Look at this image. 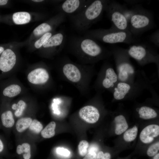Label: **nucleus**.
Returning a JSON list of instances; mask_svg holds the SVG:
<instances>
[{
  "instance_id": "f257e3e1",
  "label": "nucleus",
  "mask_w": 159,
  "mask_h": 159,
  "mask_svg": "<svg viewBox=\"0 0 159 159\" xmlns=\"http://www.w3.org/2000/svg\"><path fill=\"white\" fill-rule=\"evenodd\" d=\"M69 49L83 61L94 62L108 57L112 54L93 39L77 35H72L68 39Z\"/></svg>"
},
{
  "instance_id": "f03ea898",
  "label": "nucleus",
  "mask_w": 159,
  "mask_h": 159,
  "mask_svg": "<svg viewBox=\"0 0 159 159\" xmlns=\"http://www.w3.org/2000/svg\"><path fill=\"white\" fill-rule=\"evenodd\" d=\"M109 0H94L79 13L69 16L72 27L78 33L83 34L101 18Z\"/></svg>"
},
{
  "instance_id": "7ed1b4c3",
  "label": "nucleus",
  "mask_w": 159,
  "mask_h": 159,
  "mask_svg": "<svg viewBox=\"0 0 159 159\" xmlns=\"http://www.w3.org/2000/svg\"><path fill=\"white\" fill-rule=\"evenodd\" d=\"M83 36L105 43L114 44L124 43L134 44L137 39L130 32L120 30L112 26L108 29L99 28L89 30Z\"/></svg>"
},
{
  "instance_id": "20e7f679",
  "label": "nucleus",
  "mask_w": 159,
  "mask_h": 159,
  "mask_svg": "<svg viewBox=\"0 0 159 159\" xmlns=\"http://www.w3.org/2000/svg\"><path fill=\"white\" fill-rule=\"evenodd\" d=\"M132 14L129 22L130 32L135 37L151 29L154 25V16L150 11L137 5L131 9Z\"/></svg>"
},
{
  "instance_id": "39448f33",
  "label": "nucleus",
  "mask_w": 159,
  "mask_h": 159,
  "mask_svg": "<svg viewBox=\"0 0 159 159\" xmlns=\"http://www.w3.org/2000/svg\"><path fill=\"white\" fill-rule=\"evenodd\" d=\"M114 56L118 72V80L126 82L130 77L134 74V68L130 60L126 49L114 47L111 51Z\"/></svg>"
},
{
  "instance_id": "423d86ee",
  "label": "nucleus",
  "mask_w": 159,
  "mask_h": 159,
  "mask_svg": "<svg viewBox=\"0 0 159 159\" xmlns=\"http://www.w3.org/2000/svg\"><path fill=\"white\" fill-rule=\"evenodd\" d=\"M126 49L129 56L141 65L151 62L158 64V55L149 45L143 44L134 43Z\"/></svg>"
},
{
  "instance_id": "0eeeda50",
  "label": "nucleus",
  "mask_w": 159,
  "mask_h": 159,
  "mask_svg": "<svg viewBox=\"0 0 159 159\" xmlns=\"http://www.w3.org/2000/svg\"><path fill=\"white\" fill-rule=\"evenodd\" d=\"M123 6L116 1L109 0L105 11L112 23V26L119 30L130 32L129 24L123 13Z\"/></svg>"
},
{
  "instance_id": "6e6552de",
  "label": "nucleus",
  "mask_w": 159,
  "mask_h": 159,
  "mask_svg": "<svg viewBox=\"0 0 159 159\" xmlns=\"http://www.w3.org/2000/svg\"><path fill=\"white\" fill-rule=\"evenodd\" d=\"M92 0H67L64 1L60 7L61 12L69 16L82 12L92 2Z\"/></svg>"
},
{
  "instance_id": "1a4fd4ad",
  "label": "nucleus",
  "mask_w": 159,
  "mask_h": 159,
  "mask_svg": "<svg viewBox=\"0 0 159 159\" xmlns=\"http://www.w3.org/2000/svg\"><path fill=\"white\" fill-rule=\"evenodd\" d=\"M16 56L11 49H7L4 51L0 57V71L5 73L11 70L16 62Z\"/></svg>"
},
{
  "instance_id": "9d476101",
  "label": "nucleus",
  "mask_w": 159,
  "mask_h": 159,
  "mask_svg": "<svg viewBox=\"0 0 159 159\" xmlns=\"http://www.w3.org/2000/svg\"><path fill=\"white\" fill-rule=\"evenodd\" d=\"M79 114L80 118L87 123H94L98 120L100 114L99 110L96 107L87 105L82 108Z\"/></svg>"
},
{
  "instance_id": "9b49d317",
  "label": "nucleus",
  "mask_w": 159,
  "mask_h": 159,
  "mask_svg": "<svg viewBox=\"0 0 159 159\" xmlns=\"http://www.w3.org/2000/svg\"><path fill=\"white\" fill-rule=\"evenodd\" d=\"M49 78L47 71L43 68H38L31 71L28 74L27 79L31 83L34 84L44 83Z\"/></svg>"
},
{
  "instance_id": "f8f14e48",
  "label": "nucleus",
  "mask_w": 159,
  "mask_h": 159,
  "mask_svg": "<svg viewBox=\"0 0 159 159\" xmlns=\"http://www.w3.org/2000/svg\"><path fill=\"white\" fill-rule=\"evenodd\" d=\"M64 63L62 67L64 75L68 80L72 82L79 81L81 78V74L78 67L72 62Z\"/></svg>"
},
{
  "instance_id": "ddd939ff",
  "label": "nucleus",
  "mask_w": 159,
  "mask_h": 159,
  "mask_svg": "<svg viewBox=\"0 0 159 159\" xmlns=\"http://www.w3.org/2000/svg\"><path fill=\"white\" fill-rule=\"evenodd\" d=\"M66 36L64 32H59L52 35L43 45L45 48L63 49L65 44Z\"/></svg>"
},
{
  "instance_id": "4468645a",
  "label": "nucleus",
  "mask_w": 159,
  "mask_h": 159,
  "mask_svg": "<svg viewBox=\"0 0 159 159\" xmlns=\"http://www.w3.org/2000/svg\"><path fill=\"white\" fill-rule=\"evenodd\" d=\"M159 135V126L152 124L145 127L140 133V138L141 141L145 143L151 142L154 138Z\"/></svg>"
},
{
  "instance_id": "2eb2a0df",
  "label": "nucleus",
  "mask_w": 159,
  "mask_h": 159,
  "mask_svg": "<svg viewBox=\"0 0 159 159\" xmlns=\"http://www.w3.org/2000/svg\"><path fill=\"white\" fill-rule=\"evenodd\" d=\"M106 65L105 76L102 85L105 88L109 89L114 86L118 81V77L113 68L110 65L107 64Z\"/></svg>"
},
{
  "instance_id": "dca6fc26",
  "label": "nucleus",
  "mask_w": 159,
  "mask_h": 159,
  "mask_svg": "<svg viewBox=\"0 0 159 159\" xmlns=\"http://www.w3.org/2000/svg\"><path fill=\"white\" fill-rule=\"evenodd\" d=\"M131 89L130 85L126 82H118L114 89L113 95L116 100H120L124 98Z\"/></svg>"
},
{
  "instance_id": "f3484780",
  "label": "nucleus",
  "mask_w": 159,
  "mask_h": 159,
  "mask_svg": "<svg viewBox=\"0 0 159 159\" xmlns=\"http://www.w3.org/2000/svg\"><path fill=\"white\" fill-rule=\"evenodd\" d=\"M1 123L2 126L6 129L12 127L15 123V120L12 112L5 110L1 112L0 115Z\"/></svg>"
},
{
  "instance_id": "a211bd4d",
  "label": "nucleus",
  "mask_w": 159,
  "mask_h": 159,
  "mask_svg": "<svg viewBox=\"0 0 159 159\" xmlns=\"http://www.w3.org/2000/svg\"><path fill=\"white\" fill-rule=\"evenodd\" d=\"M116 124L115 132L117 135H120L125 132L128 127V125L125 117L122 115L116 116L115 118Z\"/></svg>"
},
{
  "instance_id": "6ab92c4d",
  "label": "nucleus",
  "mask_w": 159,
  "mask_h": 159,
  "mask_svg": "<svg viewBox=\"0 0 159 159\" xmlns=\"http://www.w3.org/2000/svg\"><path fill=\"white\" fill-rule=\"evenodd\" d=\"M138 113L140 117L145 120L154 118L157 116L155 110L146 106L141 107L139 110Z\"/></svg>"
},
{
  "instance_id": "aec40b11",
  "label": "nucleus",
  "mask_w": 159,
  "mask_h": 159,
  "mask_svg": "<svg viewBox=\"0 0 159 159\" xmlns=\"http://www.w3.org/2000/svg\"><path fill=\"white\" fill-rule=\"evenodd\" d=\"M14 23L17 24H22L28 23L30 21V14L26 12H19L14 14L12 16Z\"/></svg>"
},
{
  "instance_id": "412c9836",
  "label": "nucleus",
  "mask_w": 159,
  "mask_h": 159,
  "mask_svg": "<svg viewBox=\"0 0 159 159\" xmlns=\"http://www.w3.org/2000/svg\"><path fill=\"white\" fill-rule=\"evenodd\" d=\"M21 91V88L19 85L12 84L5 88L3 91L2 94L5 97H12L19 95Z\"/></svg>"
},
{
  "instance_id": "4be33fe9",
  "label": "nucleus",
  "mask_w": 159,
  "mask_h": 159,
  "mask_svg": "<svg viewBox=\"0 0 159 159\" xmlns=\"http://www.w3.org/2000/svg\"><path fill=\"white\" fill-rule=\"evenodd\" d=\"M32 119L30 117H24L19 118L16 123V128L17 131L21 133L29 128Z\"/></svg>"
},
{
  "instance_id": "5701e85b",
  "label": "nucleus",
  "mask_w": 159,
  "mask_h": 159,
  "mask_svg": "<svg viewBox=\"0 0 159 159\" xmlns=\"http://www.w3.org/2000/svg\"><path fill=\"white\" fill-rule=\"evenodd\" d=\"M31 148L29 144L24 143L17 145L16 152L18 155H23L24 159H30L31 157Z\"/></svg>"
},
{
  "instance_id": "b1692460",
  "label": "nucleus",
  "mask_w": 159,
  "mask_h": 159,
  "mask_svg": "<svg viewBox=\"0 0 159 159\" xmlns=\"http://www.w3.org/2000/svg\"><path fill=\"white\" fill-rule=\"evenodd\" d=\"M56 124L54 121L49 123L41 132L42 137L45 138H49L54 136L55 135V128Z\"/></svg>"
},
{
  "instance_id": "393cba45",
  "label": "nucleus",
  "mask_w": 159,
  "mask_h": 159,
  "mask_svg": "<svg viewBox=\"0 0 159 159\" xmlns=\"http://www.w3.org/2000/svg\"><path fill=\"white\" fill-rule=\"evenodd\" d=\"M53 25L48 23H44L39 25L33 31V33L36 36L43 35L49 32L52 29Z\"/></svg>"
},
{
  "instance_id": "a878e982",
  "label": "nucleus",
  "mask_w": 159,
  "mask_h": 159,
  "mask_svg": "<svg viewBox=\"0 0 159 159\" xmlns=\"http://www.w3.org/2000/svg\"><path fill=\"white\" fill-rule=\"evenodd\" d=\"M26 107V102L22 100H20L17 104L14 103L11 106V108L15 110V115L17 117L21 116Z\"/></svg>"
},
{
  "instance_id": "bb28decb",
  "label": "nucleus",
  "mask_w": 159,
  "mask_h": 159,
  "mask_svg": "<svg viewBox=\"0 0 159 159\" xmlns=\"http://www.w3.org/2000/svg\"><path fill=\"white\" fill-rule=\"evenodd\" d=\"M138 132L137 127L134 126L125 132L123 135L124 140L127 142H130L134 140L137 137Z\"/></svg>"
},
{
  "instance_id": "cd10ccee",
  "label": "nucleus",
  "mask_w": 159,
  "mask_h": 159,
  "mask_svg": "<svg viewBox=\"0 0 159 159\" xmlns=\"http://www.w3.org/2000/svg\"><path fill=\"white\" fill-rule=\"evenodd\" d=\"M29 128L32 132L36 134H38L42 130L43 126L40 121L34 119L32 120Z\"/></svg>"
},
{
  "instance_id": "c85d7f7f",
  "label": "nucleus",
  "mask_w": 159,
  "mask_h": 159,
  "mask_svg": "<svg viewBox=\"0 0 159 159\" xmlns=\"http://www.w3.org/2000/svg\"><path fill=\"white\" fill-rule=\"evenodd\" d=\"M89 143L87 141L82 140L80 141L78 145V149L80 155L82 156H85L87 153Z\"/></svg>"
},
{
  "instance_id": "c756f323",
  "label": "nucleus",
  "mask_w": 159,
  "mask_h": 159,
  "mask_svg": "<svg viewBox=\"0 0 159 159\" xmlns=\"http://www.w3.org/2000/svg\"><path fill=\"white\" fill-rule=\"evenodd\" d=\"M52 36V34L48 32L43 35L40 38L35 42L34 46L37 48H39Z\"/></svg>"
},
{
  "instance_id": "7c9ffc66",
  "label": "nucleus",
  "mask_w": 159,
  "mask_h": 159,
  "mask_svg": "<svg viewBox=\"0 0 159 159\" xmlns=\"http://www.w3.org/2000/svg\"><path fill=\"white\" fill-rule=\"evenodd\" d=\"M159 150V143L158 142L151 146L148 148L147 154L150 157H152L156 154Z\"/></svg>"
},
{
  "instance_id": "2f4dec72",
  "label": "nucleus",
  "mask_w": 159,
  "mask_h": 159,
  "mask_svg": "<svg viewBox=\"0 0 159 159\" xmlns=\"http://www.w3.org/2000/svg\"><path fill=\"white\" fill-rule=\"evenodd\" d=\"M159 30L157 29L152 33L149 37L150 41L157 47H159Z\"/></svg>"
},
{
  "instance_id": "473e14b6",
  "label": "nucleus",
  "mask_w": 159,
  "mask_h": 159,
  "mask_svg": "<svg viewBox=\"0 0 159 159\" xmlns=\"http://www.w3.org/2000/svg\"><path fill=\"white\" fill-rule=\"evenodd\" d=\"M57 153L60 155L67 157L70 154V152L67 149L61 147H58L56 149Z\"/></svg>"
},
{
  "instance_id": "72a5a7b5",
  "label": "nucleus",
  "mask_w": 159,
  "mask_h": 159,
  "mask_svg": "<svg viewBox=\"0 0 159 159\" xmlns=\"http://www.w3.org/2000/svg\"><path fill=\"white\" fill-rule=\"evenodd\" d=\"M110 157L111 155L109 153H104L102 151H100L98 153L96 159H110Z\"/></svg>"
},
{
  "instance_id": "f704fd0d",
  "label": "nucleus",
  "mask_w": 159,
  "mask_h": 159,
  "mask_svg": "<svg viewBox=\"0 0 159 159\" xmlns=\"http://www.w3.org/2000/svg\"><path fill=\"white\" fill-rule=\"evenodd\" d=\"M96 153L94 152H88L83 159H96Z\"/></svg>"
},
{
  "instance_id": "c9c22d12",
  "label": "nucleus",
  "mask_w": 159,
  "mask_h": 159,
  "mask_svg": "<svg viewBox=\"0 0 159 159\" xmlns=\"http://www.w3.org/2000/svg\"><path fill=\"white\" fill-rule=\"evenodd\" d=\"M5 147L4 143L2 138H0V153L4 151Z\"/></svg>"
},
{
  "instance_id": "e433bc0d",
  "label": "nucleus",
  "mask_w": 159,
  "mask_h": 159,
  "mask_svg": "<svg viewBox=\"0 0 159 159\" xmlns=\"http://www.w3.org/2000/svg\"><path fill=\"white\" fill-rule=\"evenodd\" d=\"M97 149L95 146H91L88 150V152H94L96 153L97 151Z\"/></svg>"
},
{
  "instance_id": "4c0bfd02",
  "label": "nucleus",
  "mask_w": 159,
  "mask_h": 159,
  "mask_svg": "<svg viewBox=\"0 0 159 159\" xmlns=\"http://www.w3.org/2000/svg\"><path fill=\"white\" fill-rule=\"evenodd\" d=\"M8 1V0H0V5H4L6 4Z\"/></svg>"
},
{
  "instance_id": "58836bf2",
  "label": "nucleus",
  "mask_w": 159,
  "mask_h": 159,
  "mask_svg": "<svg viewBox=\"0 0 159 159\" xmlns=\"http://www.w3.org/2000/svg\"><path fill=\"white\" fill-rule=\"evenodd\" d=\"M159 159V153H157L154 155L153 159Z\"/></svg>"
},
{
  "instance_id": "ea45409f",
  "label": "nucleus",
  "mask_w": 159,
  "mask_h": 159,
  "mask_svg": "<svg viewBox=\"0 0 159 159\" xmlns=\"http://www.w3.org/2000/svg\"><path fill=\"white\" fill-rule=\"evenodd\" d=\"M4 51V48L2 47H0V54L2 53Z\"/></svg>"
},
{
  "instance_id": "a19ab883",
  "label": "nucleus",
  "mask_w": 159,
  "mask_h": 159,
  "mask_svg": "<svg viewBox=\"0 0 159 159\" xmlns=\"http://www.w3.org/2000/svg\"><path fill=\"white\" fill-rule=\"evenodd\" d=\"M32 1H34V2H42L43 1H44V0H32Z\"/></svg>"
}]
</instances>
